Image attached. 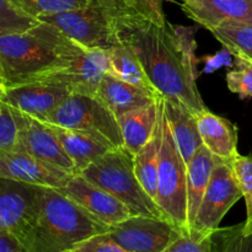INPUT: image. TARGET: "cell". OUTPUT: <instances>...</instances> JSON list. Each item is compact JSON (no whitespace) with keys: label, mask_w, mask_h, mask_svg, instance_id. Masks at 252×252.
Returning a JSON list of instances; mask_svg holds the SVG:
<instances>
[{"label":"cell","mask_w":252,"mask_h":252,"mask_svg":"<svg viewBox=\"0 0 252 252\" xmlns=\"http://www.w3.org/2000/svg\"><path fill=\"white\" fill-rule=\"evenodd\" d=\"M118 42L137 56L159 95L196 113L207 110L197 88L193 30L170 24L134 0L116 19Z\"/></svg>","instance_id":"obj_1"},{"label":"cell","mask_w":252,"mask_h":252,"mask_svg":"<svg viewBox=\"0 0 252 252\" xmlns=\"http://www.w3.org/2000/svg\"><path fill=\"white\" fill-rule=\"evenodd\" d=\"M86 48L48 22L39 21L29 31L2 34L0 70L5 88L31 83L63 68Z\"/></svg>","instance_id":"obj_2"},{"label":"cell","mask_w":252,"mask_h":252,"mask_svg":"<svg viewBox=\"0 0 252 252\" xmlns=\"http://www.w3.org/2000/svg\"><path fill=\"white\" fill-rule=\"evenodd\" d=\"M108 230L110 225L62 191L37 186L31 252H69L85 239Z\"/></svg>","instance_id":"obj_3"},{"label":"cell","mask_w":252,"mask_h":252,"mask_svg":"<svg viewBox=\"0 0 252 252\" xmlns=\"http://www.w3.org/2000/svg\"><path fill=\"white\" fill-rule=\"evenodd\" d=\"M80 174L117 197L133 214L166 218L138 180L133 155L126 148L110 150Z\"/></svg>","instance_id":"obj_4"},{"label":"cell","mask_w":252,"mask_h":252,"mask_svg":"<svg viewBox=\"0 0 252 252\" xmlns=\"http://www.w3.org/2000/svg\"><path fill=\"white\" fill-rule=\"evenodd\" d=\"M134 0H91L88 5L70 11L39 17L54 25L74 41L91 49L108 51L118 43L116 19Z\"/></svg>","instance_id":"obj_5"},{"label":"cell","mask_w":252,"mask_h":252,"mask_svg":"<svg viewBox=\"0 0 252 252\" xmlns=\"http://www.w3.org/2000/svg\"><path fill=\"white\" fill-rule=\"evenodd\" d=\"M161 120L157 203L164 216L177 228L187 226V164L170 129L164 97H157Z\"/></svg>","instance_id":"obj_6"},{"label":"cell","mask_w":252,"mask_h":252,"mask_svg":"<svg viewBox=\"0 0 252 252\" xmlns=\"http://www.w3.org/2000/svg\"><path fill=\"white\" fill-rule=\"evenodd\" d=\"M46 123L81 130L125 148L117 117L96 96L70 93L47 118Z\"/></svg>","instance_id":"obj_7"},{"label":"cell","mask_w":252,"mask_h":252,"mask_svg":"<svg viewBox=\"0 0 252 252\" xmlns=\"http://www.w3.org/2000/svg\"><path fill=\"white\" fill-rule=\"evenodd\" d=\"M37 186L0 177V230L16 236L26 252L33 241Z\"/></svg>","instance_id":"obj_8"},{"label":"cell","mask_w":252,"mask_h":252,"mask_svg":"<svg viewBox=\"0 0 252 252\" xmlns=\"http://www.w3.org/2000/svg\"><path fill=\"white\" fill-rule=\"evenodd\" d=\"M243 197L230 161L217 158L196 219L191 226L214 230L219 228L225 214Z\"/></svg>","instance_id":"obj_9"},{"label":"cell","mask_w":252,"mask_h":252,"mask_svg":"<svg viewBox=\"0 0 252 252\" xmlns=\"http://www.w3.org/2000/svg\"><path fill=\"white\" fill-rule=\"evenodd\" d=\"M176 229L166 218L133 214L108 231L125 252H165Z\"/></svg>","instance_id":"obj_10"},{"label":"cell","mask_w":252,"mask_h":252,"mask_svg":"<svg viewBox=\"0 0 252 252\" xmlns=\"http://www.w3.org/2000/svg\"><path fill=\"white\" fill-rule=\"evenodd\" d=\"M108 70V54L102 49L86 48L61 69L39 76L34 81H49L68 86L71 93L95 96Z\"/></svg>","instance_id":"obj_11"},{"label":"cell","mask_w":252,"mask_h":252,"mask_svg":"<svg viewBox=\"0 0 252 252\" xmlns=\"http://www.w3.org/2000/svg\"><path fill=\"white\" fill-rule=\"evenodd\" d=\"M73 174L37 159L24 150L0 152V177L34 185L62 189Z\"/></svg>","instance_id":"obj_12"},{"label":"cell","mask_w":252,"mask_h":252,"mask_svg":"<svg viewBox=\"0 0 252 252\" xmlns=\"http://www.w3.org/2000/svg\"><path fill=\"white\" fill-rule=\"evenodd\" d=\"M70 93V89L62 84L31 81L5 88L2 101L25 115L46 122Z\"/></svg>","instance_id":"obj_13"},{"label":"cell","mask_w":252,"mask_h":252,"mask_svg":"<svg viewBox=\"0 0 252 252\" xmlns=\"http://www.w3.org/2000/svg\"><path fill=\"white\" fill-rule=\"evenodd\" d=\"M59 191L110 226L133 216L132 211L122 201L86 179L80 172L74 174L68 184L59 189Z\"/></svg>","instance_id":"obj_14"},{"label":"cell","mask_w":252,"mask_h":252,"mask_svg":"<svg viewBox=\"0 0 252 252\" xmlns=\"http://www.w3.org/2000/svg\"><path fill=\"white\" fill-rule=\"evenodd\" d=\"M21 148L37 159L54 165L70 174H78L74 162L51 126L24 113L21 127Z\"/></svg>","instance_id":"obj_15"},{"label":"cell","mask_w":252,"mask_h":252,"mask_svg":"<svg viewBox=\"0 0 252 252\" xmlns=\"http://www.w3.org/2000/svg\"><path fill=\"white\" fill-rule=\"evenodd\" d=\"M182 10L209 31L231 20L252 25V0H185Z\"/></svg>","instance_id":"obj_16"},{"label":"cell","mask_w":252,"mask_h":252,"mask_svg":"<svg viewBox=\"0 0 252 252\" xmlns=\"http://www.w3.org/2000/svg\"><path fill=\"white\" fill-rule=\"evenodd\" d=\"M202 143L217 158L230 161L238 152V128L226 118L207 110L196 113Z\"/></svg>","instance_id":"obj_17"},{"label":"cell","mask_w":252,"mask_h":252,"mask_svg":"<svg viewBox=\"0 0 252 252\" xmlns=\"http://www.w3.org/2000/svg\"><path fill=\"white\" fill-rule=\"evenodd\" d=\"M95 96L118 118L123 113L155 102L159 95L106 73Z\"/></svg>","instance_id":"obj_18"},{"label":"cell","mask_w":252,"mask_h":252,"mask_svg":"<svg viewBox=\"0 0 252 252\" xmlns=\"http://www.w3.org/2000/svg\"><path fill=\"white\" fill-rule=\"evenodd\" d=\"M47 125L51 126L53 132L58 137L64 150L74 162L76 172H81L91 162L97 160L110 150L116 149L108 140L96 137L90 133L69 129L61 126L51 125V123H47Z\"/></svg>","instance_id":"obj_19"},{"label":"cell","mask_w":252,"mask_h":252,"mask_svg":"<svg viewBox=\"0 0 252 252\" xmlns=\"http://www.w3.org/2000/svg\"><path fill=\"white\" fill-rule=\"evenodd\" d=\"M164 97V96H162ZM164 107L170 129L174 134L182 158L186 164L191 161L194 153L198 150L202 143L197 126L196 115L189 108L177 101L164 97Z\"/></svg>","instance_id":"obj_20"},{"label":"cell","mask_w":252,"mask_h":252,"mask_svg":"<svg viewBox=\"0 0 252 252\" xmlns=\"http://www.w3.org/2000/svg\"><path fill=\"white\" fill-rule=\"evenodd\" d=\"M216 160V155L202 144L187 165V226H191L196 219Z\"/></svg>","instance_id":"obj_21"},{"label":"cell","mask_w":252,"mask_h":252,"mask_svg":"<svg viewBox=\"0 0 252 252\" xmlns=\"http://www.w3.org/2000/svg\"><path fill=\"white\" fill-rule=\"evenodd\" d=\"M158 117L157 101L150 105L123 113L117 118L122 132L123 145L132 155H135L152 138Z\"/></svg>","instance_id":"obj_22"},{"label":"cell","mask_w":252,"mask_h":252,"mask_svg":"<svg viewBox=\"0 0 252 252\" xmlns=\"http://www.w3.org/2000/svg\"><path fill=\"white\" fill-rule=\"evenodd\" d=\"M108 70L107 73L132 85L142 88L154 95H159L157 89L145 73L142 63L128 47L118 42L107 51Z\"/></svg>","instance_id":"obj_23"},{"label":"cell","mask_w":252,"mask_h":252,"mask_svg":"<svg viewBox=\"0 0 252 252\" xmlns=\"http://www.w3.org/2000/svg\"><path fill=\"white\" fill-rule=\"evenodd\" d=\"M160 139H161V120H160L159 108H158L157 126H155V130L152 138L143 145V148L137 154L133 155L134 170L138 180L155 202H157L158 196Z\"/></svg>","instance_id":"obj_24"},{"label":"cell","mask_w":252,"mask_h":252,"mask_svg":"<svg viewBox=\"0 0 252 252\" xmlns=\"http://www.w3.org/2000/svg\"><path fill=\"white\" fill-rule=\"evenodd\" d=\"M231 56L252 61V25L239 21H226L211 30Z\"/></svg>","instance_id":"obj_25"},{"label":"cell","mask_w":252,"mask_h":252,"mask_svg":"<svg viewBox=\"0 0 252 252\" xmlns=\"http://www.w3.org/2000/svg\"><path fill=\"white\" fill-rule=\"evenodd\" d=\"M165 252H214L213 230L196 226L177 228Z\"/></svg>","instance_id":"obj_26"},{"label":"cell","mask_w":252,"mask_h":252,"mask_svg":"<svg viewBox=\"0 0 252 252\" xmlns=\"http://www.w3.org/2000/svg\"><path fill=\"white\" fill-rule=\"evenodd\" d=\"M24 113L0 101V152L22 150L21 127Z\"/></svg>","instance_id":"obj_27"},{"label":"cell","mask_w":252,"mask_h":252,"mask_svg":"<svg viewBox=\"0 0 252 252\" xmlns=\"http://www.w3.org/2000/svg\"><path fill=\"white\" fill-rule=\"evenodd\" d=\"M19 9L38 20L47 15L80 9L91 0H11Z\"/></svg>","instance_id":"obj_28"},{"label":"cell","mask_w":252,"mask_h":252,"mask_svg":"<svg viewBox=\"0 0 252 252\" xmlns=\"http://www.w3.org/2000/svg\"><path fill=\"white\" fill-rule=\"evenodd\" d=\"M230 165L243 192V197L245 198L248 216L244 221V231L246 235L252 236V155L244 157L238 154L230 160Z\"/></svg>","instance_id":"obj_29"},{"label":"cell","mask_w":252,"mask_h":252,"mask_svg":"<svg viewBox=\"0 0 252 252\" xmlns=\"http://www.w3.org/2000/svg\"><path fill=\"white\" fill-rule=\"evenodd\" d=\"M245 223L229 228H217L213 230L214 252H238L252 251V236L244 231Z\"/></svg>","instance_id":"obj_30"},{"label":"cell","mask_w":252,"mask_h":252,"mask_svg":"<svg viewBox=\"0 0 252 252\" xmlns=\"http://www.w3.org/2000/svg\"><path fill=\"white\" fill-rule=\"evenodd\" d=\"M38 22L39 20L22 11L11 0H0V36L29 31Z\"/></svg>","instance_id":"obj_31"},{"label":"cell","mask_w":252,"mask_h":252,"mask_svg":"<svg viewBox=\"0 0 252 252\" xmlns=\"http://www.w3.org/2000/svg\"><path fill=\"white\" fill-rule=\"evenodd\" d=\"M234 70L226 74V84L231 93L238 94L241 98L252 97V61L235 57Z\"/></svg>","instance_id":"obj_32"},{"label":"cell","mask_w":252,"mask_h":252,"mask_svg":"<svg viewBox=\"0 0 252 252\" xmlns=\"http://www.w3.org/2000/svg\"><path fill=\"white\" fill-rule=\"evenodd\" d=\"M69 252H125V250L116 243L110 231H106L95 234L76 244Z\"/></svg>","instance_id":"obj_33"},{"label":"cell","mask_w":252,"mask_h":252,"mask_svg":"<svg viewBox=\"0 0 252 252\" xmlns=\"http://www.w3.org/2000/svg\"><path fill=\"white\" fill-rule=\"evenodd\" d=\"M231 53L226 48L223 51L218 52L216 56L212 57H204L203 61L206 62V66H204V73H213L217 69L221 68L223 65H231Z\"/></svg>","instance_id":"obj_34"},{"label":"cell","mask_w":252,"mask_h":252,"mask_svg":"<svg viewBox=\"0 0 252 252\" xmlns=\"http://www.w3.org/2000/svg\"><path fill=\"white\" fill-rule=\"evenodd\" d=\"M0 252H26V249L11 233L0 230Z\"/></svg>","instance_id":"obj_35"},{"label":"cell","mask_w":252,"mask_h":252,"mask_svg":"<svg viewBox=\"0 0 252 252\" xmlns=\"http://www.w3.org/2000/svg\"><path fill=\"white\" fill-rule=\"evenodd\" d=\"M0 88L5 89V80H4V76H2L1 70H0Z\"/></svg>","instance_id":"obj_36"},{"label":"cell","mask_w":252,"mask_h":252,"mask_svg":"<svg viewBox=\"0 0 252 252\" xmlns=\"http://www.w3.org/2000/svg\"><path fill=\"white\" fill-rule=\"evenodd\" d=\"M4 95H5V89L0 88V101H1L2 98H4Z\"/></svg>","instance_id":"obj_37"},{"label":"cell","mask_w":252,"mask_h":252,"mask_svg":"<svg viewBox=\"0 0 252 252\" xmlns=\"http://www.w3.org/2000/svg\"><path fill=\"white\" fill-rule=\"evenodd\" d=\"M182 1H185V0H182Z\"/></svg>","instance_id":"obj_38"}]
</instances>
